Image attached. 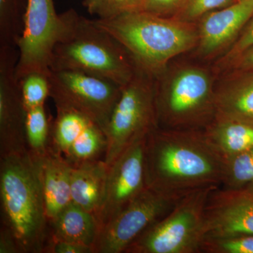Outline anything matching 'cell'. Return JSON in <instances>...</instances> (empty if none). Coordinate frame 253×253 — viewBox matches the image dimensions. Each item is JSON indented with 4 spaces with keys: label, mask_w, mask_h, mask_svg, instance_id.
Instances as JSON below:
<instances>
[{
    "label": "cell",
    "mask_w": 253,
    "mask_h": 253,
    "mask_svg": "<svg viewBox=\"0 0 253 253\" xmlns=\"http://www.w3.org/2000/svg\"><path fill=\"white\" fill-rule=\"evenodd\" d=\"M147 187L184 197L221 185L224 159L204 130L156 128L146 141Z\"/></svg>",
    "instance_id": "6da1fadb"
},
{
    "label": "cell",
    "mask_w": 253,
    "mask_h": 253,
    "mask_svg": "<svg viewBox=\"0 0 253 253\" xmlns=\"http://www.w3.org/2000/svg\"><path fill=\"white\" fill-rule=\"evenodd\" d=\"M42 158L28 150L0 156L1 227L11 232L21 253H43L49 237Z\"/></svg>",
    "instance_id": "7a4b0ae2"
},
{
    "label": "cell",
    "mask_w": 253,
    "mask_h": 253,
    "mask_svg": "<svg viewBox=\"0 0 253 253\" xmlns=\"http://www.w3.org/2000/svg\"><path fill=\"white\" fill-rule=\"evenodd\" d=\"M62 16L63 31L53 50L50 71H83L122 86L130 81L140 66L117 40L75 10Z\"/></svg>",
    "instance_id": "3957f363"
},
{
    "label": "cell",
    "mask_w": 253,
    "mask_h": 253,
    "mask_svg": "<svg viewBox=\"0 0 253 253\" xmlns=\"http://www.w3.org/2000/svg\"><path fill=\"white\" fill-rule=\"evenodd\" d=\"M94 22L117 40L141 67L154 74L196 41L194 32L184 25L144 11H127Z\"/></svg>",
    "instance_id": "277c9868"
},
{
    "label": "cell",
    "mask_w": 253,
    "mask_h": 253,
    "mask_svg": "<svg viewBox=\"0 0 253 253\" xmlns=\"http://www.w3.org/2000/svg\"><path fill=\"white\" fill-rule=\"evenodd\" d=\"M186 195L138 236L125 253H200L206 237V206L212 190Z\"/></svg>",
    "instance_id": "5b68a950"
},
{
    "label": "cell",
    "mask_w": 253,
    "mask_h": 253,
    "mask_svg": "<svg viewBox=\"0 0 253 253\" xmlns=\"http://www.w3.org/2000/svg\"><path fill=\"white\" fill-rule=\"evenodd\" d=\"M150 73L139 66L130 81L122 86L104 129L107 147L104 160L108 166L157 128L155 88L147 77Z\"/></svg>",
    "instance_id": "8992f818"
},
{
    "label": "cell",
    "mask_w": 253,
    "mask_h": 253,
    "mask_svg": "<svg viewBox=\"0 0 253 253\" xmlns=\"http://www.w3.org/2000/svg\"><path fill=\"white\" fill-rule=\"evenodd\" d=\"M157 127L204 130L216 116L214 95L206 73L181 71L168 86L155 89Z\"/></svg>",
    "instance_id": "52a82bcc"
},
{
    "label": "cell",
    "mask_w": 253,
    "mask_h": 253,
    "mask_svg": "<svg viewBox=\"0 0 253 253\" xmlns=\"http://www.w3.org/2000/svg\"><path fill=\"white\" fill-rule=\"evenodd\" d=\"M50 95L56 108L75 110L105 128L122 86L106 78L73 70L51 71Z\"/></svg>",
    "instance_id": "ba28073f"
},
{
    "label": "cell",
    "mask_w": 253,
    "mask_h": 253,
    "mask_svg": "<svg viewBox=\"0 0 253 253\" xmlns=\"http://www.w3.org/2000/svg\"><path fill=\"white\" fill-rule=\"evenodd\" d=\"M62 14H58L54 0H27L22 34L18 43L16 79L30 73H50L53 50L63 31Z\"/></svg>",
    "instance_id": "9c48e42d"
},
{
    "label": "cell",
    "mask_w": 253,
    "mask_h": 253,
    "mask_svg": "<svg viewBox=\"0 0 253 253\" xmlns=\"http://www.w3.org/2000/svg\"><path fill=\"white\" fill-rule=\"evenodd\" d=\"M184 197L146 187L101 228L94 245V253H125L138 236L167 214Z\"/></svg>",
    "instance_id": "30bf717a"
},
{
    "label": "cell",
    "mask_w": 253,
    "mask_h": 253,
    "mask_svg": "<svg viewBox=\"0 0 253 253\" xmlns=\"http://www.w3.org/2000/svg\"><path fill=\"white\" fill-rule=\"evenodd\" d=\"M146 137L131 145L110 165L104 198L96 214L100 229L147 187Z\"/></svg>",
    "instance_id": "8fae6325"
},
{
    "label": "cell",
    "mask_w": 253,
    "mask_h": 253,
    "mask_svg": "<svg viewBox=\"0 0 253 253\" xmlns=\"http://www.w3.org/2000/svg\"><path fill=\"white\" fill-rule=\"evenodd\" d=\"M18 58L16 46H0V156L28 151L27 110L15 75Z\"/></svg>",
    "instance_id": "7c38bea8"
},
{
    "label": "cell",
    "mask_w": 253,
    "mask_h": 253,
    "mask_svg": "<svg viewBox=\"0 0 253 253\" xmlns=\"http://www.w3.org/2000/svg\"><path fill=\"white\" fill-rule=\"evenodd\" d=\"M249 234H253V187L212 190L206 206V237Z\"/></svg>",
    "instance_id": "4fadbf2b"
},
{
    "label": "cell",
    "mask_w": 253,
    "mask_h": 253,
    "mask_svg": "<svg viewBox=\"0 0 253 253\" xmlns=\"http://www.w3.org/2000/svg\"><path fill=\"white\" fill-rule=\"evenodd\" d=\"M71 171L72 166L52 147L42 158L43 192L49 224L72 203Z\"/></svg>",
    "instance_id": "5bb4252c"
},
{
    "label": "cell",
    "mask_w": 253,
    "mask_h": 253,
    "mask_svg": "<svg viewBox=\"0 0 253 253\" xmlns=\"http://www.w3.org/2000/svg\"><path fill=\"white\" fill-rule=\"evenodd\" d=\"M253 15V0H242L208 15L201 29L203 52L209 54L230 41Z\"/></svg>",
    "instance_id": "9a60e30c"
},
{
    "label": "cell",
    "mask_w": 253,
    "mask_h": 253,
    "mask_svg": "<svg viewBox=\"0 0 253 253\" xmlns=\"http://www.w3.org/2000/svg\"><path fill=\"white\" fill-rule=\"evenodd\" d=\"M109 166L104 159L72 166L71 198L73 204L96 215L104 198Z\"/></svg>",
    "instance_id": "2e32d148"
},
{
    "label": "cell",
    "mask_w": 253,
    "mask_h": 253,
    "mask_svg": "<svg viewBox=\"0 0 253 253\" xmlns=\"http://www.w3.org/2000/svg\"><path fill=\"white\" fill-rule=\"evenodd\" d=\"M49 226L48 239L91 246L93 249L100 229L96 215L73 202L49 222Z\"/></svg>",
    "instance_id": "e0dca14e"
},
{
    "label": "cell",
    "mask_w": 253,
    "mask_h": 253,
    "mask_svg": "<svg viewBox=\"0 0 253 253\" xmlns=\"http://www.w3.org/2000/svg\"><path fill=\"white\" fill-rule=\"evenodd\" d=\"M204 131L224 160L253 148V123L214 118Z\"/></svg>",
    "instance_id": "ac0fdd59"
},
{
    "label": "cell",
    "mask_w": 253,
    "mask_h": 253,
    "mask_svg": "<svg viewBox=\"0 0 253 253\" xmlns=\"http://www.w3.org/2000/svg\"><path fill=\"white\" fill-rule=\"evenodd\" d=\"M217 119L253 123V78L214 94Z\"/></svg>",
    "instance_id": "d6986e66"
},
{
    "label": "cell",
    "mask_w": 253,
    "mask_h": 253,
    "mask_svg": "<svg viewBox=\"0 0 253 253\" xmlns=\"http://www.w3.org/2000/svg\"><path fill=\"white\" fill-rule=\"evenodd\" d=\"M51 126V147L66 157L76 139L90 123V118L75 110L56 108Z\"/></svg>",
    "instance_id": "ffe728a7"
},
{
    "label": "cell",
    "mask_w": 253,
    "mask_h": 253,
    "mask_svg": "<svg viewBox=\"0 0 253 253\" xmlns=\"http://www.w3.org/2000/svg\"><path fill=\"white\" fill-rule=\"evenodd\" d=\"M107 147L106 134L96 123H90L71 146L65 159L72 166L104 159Z\"/></svg>",
    "instance_id": "44dd1931"
},
{
    "label": "cell",
    "mask_w": 253,
    "mask_h": 253,
    "mask_svg": "<svg viewBox=\"0 0 253 253\" xmlns=\"http://www.w3.org/2000/svg\"><path fill=\"white\" fill-rule=\"evenodd\" d=\"M53 118L46 112L45 104L28 110L26 121V137L28 151L43 158L51 147Z\"/></svg>",
    "instance_id": "7402d4cb"
},
{
    "label": "cell",
    "mask_w": 253,
    "mask_h": 253,
    "mask_svg": "<svg viewBox=\"0 0 253 253\" xmlns=\"http://www.w3.org/2000/svg\"><path fill=\"white\" fill-rule=\"evenodd\" d=\"M26 9L23 0H0V46L18 47Z\"/></svg>",
    "instance_id": "603a6c76"
},
{
    "label": "cell",
    "mask_w": 253,
    "mask_h": 253,
    "mask_svg": "<svg viewBox=\"0 0 253 253\" xmlns=\"http://www.w3.org/2000/svg\"><path fill=\"white\" fill-rule=\"evenodd\" d=\"M253 186V148L224 160L220 187L240 189Z\"/></svg>",
    "instance_id": "cb8c5ba5"
},
{
    "label": "cell",
    "mask_w": 253,
    "mask_h": 253,
    "mask_svg": "<svg viewBox=\"0 0 253 253\" xmlns=\"http://www.w3.org/2000/svg\"><path fill=\"white\" fill-rule=\"evenodd\" d=\"M49 74L50 73H30L18 80L23 104L27 111L45 104L50 95Z\"/></svg>",
    "instance_id": "d4e9b609"
},
{
    "label": "cell",
    "mask_w": 253,
    "mask_h": 253,
    "mask_svg": "<svg viewBox=\"0 0 253 253\" xmlns=\"http://www.w3.org/2000/svg\"><path fill=\"white\" fill-rule=\"evenodd\" d=\"M201 253H253V234L206 237L201 246Z\"/></svg>",
    "instance_id": "484cf974"
},
{
    "label": "cell",
    "mask_w": 253,
    "mask_h": 253,
    "mask_svg": "<svg viewBox=\"0 0 253 253\" xmlns=\"http://www.w3.org/2000/svg\"><path fill=\"white\" fill-rule=\"evenodd\" d=\"M142 2L143 0H106L89 11L99 18H110L127 11H139Z\"/></svg>",
    "instance_id": "4316f807"
},
{
    "label": "cell",
    "mask_w": 253,
    "mask_h": 253,
    "mask_svg": "<svg viewBox=\"0 0 253 253\" xmlns=\"http://www.w3.org/2000/svg\"><path fill=\"white\" fill-rule=\"evenodd\" d=\"M43 253H94V249L91 246L48 239Z\"/></svg>",
    "instance_id": "83f0119b"
},
{
    "label": "cell",
    "mask_w": 253,
    "mask_h": 253,
    "mask_svg": "<svg viewBox=\"0 0 253 253\" xmlns=\"http://www.w3.org/2000/svg\"><path fill=\"white\" fill-rule=\"evenodd\" d=\"M231 0H191L186 14L190 18H196L211 10L229 4Z\"/></svg>",
    "instance_id": "f1b7e54d"
},
{
    "label": "cell",
    "mask_w": 253,
    "mask_h": 253,
    "mask_svg": "<svg viewBox=\"0 0 253 253\" xmlns=\"http://www.w3.org/2000/svg\"><path fill=\"white\" fill-rule=\"evenodd\" d=\"M179 0H143L141 9L151 14L158 15L170 8Z\"/></svg>",
    "instance_id": "f546056e"
},
{
    "label": "cell",
    "mask_w": 253,
    "mask_h": 253,
    "mask_svg": "<svg viewBox=\"0 0 253 253\" xmlns=\"http://www.w3.org/2000/svg\"><path fill=\"white\" fill-rule=\"evenodd\" d=\"M0 253H21L16 239L4 227L0 231Z\"/></svg>",
    "instance_id": "4dcf8cb0"
},
{
    "label": "cell",
    "mask_w": 253,
    "mask_h": 253,
    "mask_svg": "<svg viewBox=\"0 0 253 253\" xmlns=\"http://www.w3.org/2000/svg\"><path fill=\"white\" fill-rule=\"evenodd\" d=\"M253 46V21L231 50V54L236 55L244 52Z\"/></svg>",
    "instance_id": "1f68e13d"
},
{
    "label": "cell",
    "mask_w": 253,
    "mask_h": 253,
    "mask_svg": "<svg viewBox=\"0 0 253 253\" xmlns=\"http://www.w3.org/2000/svg\"><path fill=\"white\" fill-rule=\"evenodd\" d=\"M246 51V54L241 60V66L246 69H253V46Z\"/></svg>",
    "instance_id": "d6a6232c"
},
{
    "label": "cell",
    "mask_w": 253,
    "mask_h": 253,
    "mask_svg": "<svg viewBox=\"0 0 253 253\" xmlns=\"http://www.w3.org/2000/svg\"><path fill=\"white\" fill-rule=\"evenodd\" d=\"M104 1H106V0H85L84 3H85L86 8H87L88 10H89L91 8L94 7V6H96V5L101 4V3Z\"/></svg>",
    "instance_id": "836d02e7"
},
{
    "label": "cell",
    "mask_w": 253,
    "mask_h": 253,
    "mask_svg": "<svg viewBox=\"0 0 253 253\" xmlns=\"http://www.w3.org/2000/svg\"><path fill=\"white\" fill-rule=\"evenodd\" d=\"M242 1V0H238V1Z\"/></svg>",
    "instance_id": "e575fe53"
},
{
    "label": "cell",
    "mask_w": 253,
    "mask_h": 253,
    "mask_svg": "<svg viewBox=\"0 0 253 253\" xmlns=\"http://www.w3.org/2000/svg\"><path fill=\"white\" fill-rule=\"evenodd\" d=\"M252 186V187H253V186Z\"/></svg>",
    "instance_id": "d590c367"
}]
</instances>
